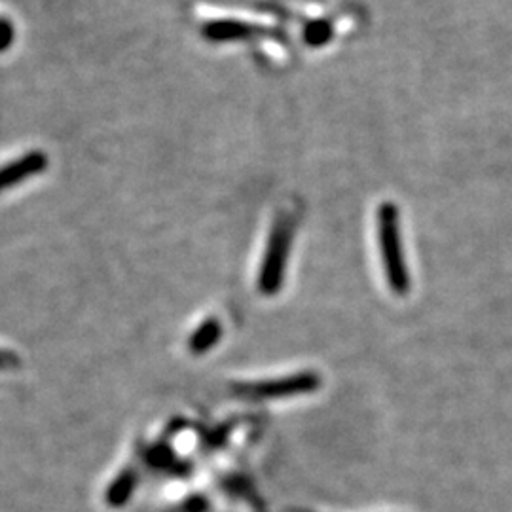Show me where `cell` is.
Returning <instances> with one entry per match:
<instances>
[{
	"label": "cell",
	"mask_w": 512,
	"mask_h": 512,
	"mask_svg": "<svg viewBox=\"0 0 512 512\" xmlns=\"http://www.w3.org/2000/svg\"><path fill=\"white\" fill-rule=\"evenodd\" d=\"M137 482H139V475L133 469H126V471H122L120 475L116 476L112 480L109 490H107V495H105L109 507H112V509L124 507L128 503L129 497L135 492Z\"/></svg>",
	"instance_id": "cell-7"
},
{
	"label": "cell",
	"mask_w": 512,
	"mask_h": 512,
	"mask_svg": "<svg viewBox=\"0 0 512 512\" xmlns=\"http://www.w3.org/2000/svg\"><path fill=\"white\" fill-rule=\"evenodd\" d=\"M294 230L296 220L289 213H281L272 224L266 251L262 256V266L258 272V289L264 296H275L283 287L293 249Z\"/></svg>",
	"instance_id": "cell-2"
},
{
	"label": "cell",
	"mask_w": 512,
	"mask_h": 512,
	"mask_svg": "<svg viewBox=\"0 0 512 512\" xmlns=\"http://www.w3.org/2000/svg\"><path fill=\"white\" fill-rule=\"evenodd\" d=\"M220 336H222V325L219 319L211 317L205 319L198 329L192 332V336L188 338V351L192 355H203L205 351L215 348L219 344Z\"/></svg>",
	"instance_id": "cell-6"
},
{
	"label": "cell",
	"mask_w": 512,
	"mask_h": 512,
	"mask_svg": "<svg viewBox=\"0 0 512 512\" xmlns=\"http://www.w3.org/2000/svg\"><path fill=\"white\" fill-rule=\"evenodd\" d=\"M321 384H323V380L317 372H300V374H291L285 378L238 385L236 393L247 397V399H283V397H294V395L317 391Z\"/></svg>",
	"instance_id": "cell-3"
},
{
	"label": "cell",
	"mask_w": 512,
	"mask_h": 512,
	"mask_svg": "<svg viewBox=\"0 0 512 512\" xmlns=\"http://www.w3.org/2000/svg\"><path fill=\"white\" fill-rule=\"evenodd\" d=\"M16 40V27L6 16H0V54H4Z\"/></svg>",
	"instance_id": "cell-9"
},
{
	"label": "cell",
	"mask_w": 512,
	"mask_h": 512,
	"mask_svg": "<svg viewBox=\"0 0 512 512\" xmlns=\"http://www.w3.org/2000/svg\"><path fill=\"white\" fill-rule=\"evenodd\" d=\"M334 37L332 23L327 19H311L304 27V42L311 48H321Z\"/></svg>",
	"instance_id": "cell-8"
},
{
	"label": "cell",
	"mask_w": 512,
	"mask_h": 512,
	"mask_svg": "<svg viewBox=\"0 0 512 512\" xmlns=\"http://www.w3.org/2000/svg\"><path fill=\"white\" fill-rule=\"evenodd\" d=\"M19 366H21V359H19L18 353L8 351V349H0V372L18 370Z\"/></svg>",
	"instance_id": "cell-10"
},
{
	"label": "cell",
	"mask_w": 512,
	"mask_h": 512,
	"mask_svg": "<svg viewBox=\"0 0 512 512\" xmlns=\"http://www.w3.org/2000/svg\"><path fill=\"white\" fill-rule=\"evenodd\" d=\"M260 29L239 19H213L202 25V37L211 44L245 42L258 37Z\"/></svg>",
	"instance_id": "cell-5"
},
{
	"label": "cell",
	"mask_w": 512,
	"mask_h": 512,
	"mask_svg": "<svg viewBox=\"0 0 512 512\" xmlns=\"http://www.w3.org/2000/svg\"><path fill=\"white\" fill-rule=\"evenodd\" d=\"M48 165H50L48 154L42 150H31L19 156L14 162L0 165V194L16 188L18 184L25 183L33 177L42 175L48 169Z\"/></svg>",
	"instance_id": "cell-4"
},
{
	"label": "cell",
	"mask_w": 512,
	"mask_h": 512,
	"mask_svg": "<svg viewBox=\"0 0 512 512\" xmlns=\"http://www.w3.org/2000/svg\"><path fill=\"white\" fill-rule=\"evenodd\" d=\"M378 239L387 285L393 293L404 296L410 291V272L404 260L399 209L395 203H382L378 209Z\"/></svg>",
	"instance_id": "cell-1"
}]
</instances>
